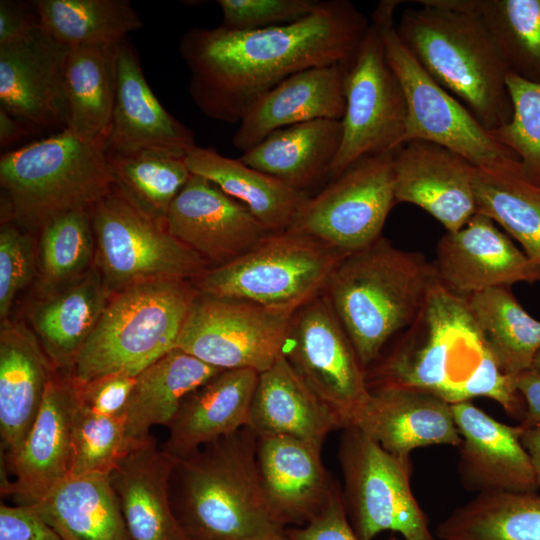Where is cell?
<instances>
[{
    "mask_svg": "<svg viewBox=\"0 0 540 540\" xmlns=\"http://www.w3.org/2000/svg\"><path fill=\"white\" fill-rule=\"evenodd\" d=\"M29 506L65 540H131L110 475L68 477Z\"/></svg>",
    "mask_w": 540,
    "mask_h": 540,
    "instance_id": "1f68e13d",
    "label": "cell"
},
{
    "mask_svg": "<svg viewBox=\"0 0 540 540\" xmlns=\"http://www.w3.org/2000/svg\"><path fill=\"white\" fill-rule=\"evenodd\" d=\"M396 151V150H395ZM395 151L365 156L301 203L287 229L342 256L380 237L395 201Z\"/></svg>",
    "mask_w": 540,
    "mask_h": 540,
    "instance_id": "8fae6325",
    "label": "cell"
},
{
    "mask_svg": "<svg viewBox=\"0 0 540 540\" xmlns=\"http://www.w3.org/2000/svg\"><path fill=\"white\" fill-rule=\"evenodd\" d=\"M198 294L187 280L179 279L118 291L66 371L71 381L82 385L115 373L137 376L176 348Z\"/></svg>",
    "mask_w": 540,
    "mask_h": 540,
    "instance_id": "8992f818",
    "label": "cell"
},
{
    "mask_svg": "<svg viewBox=\"0 0 540 540\" xmlns=\"http://www.w3.org/2000/svg\"><path fill=\"white\" fill-rule=\"evenodd\" d=\"M107 302L108 289L101 277L93 273L34 310V329L56 369L70 368Z\"/></svg>",
    "mask_w": 540,
    "mask_h": 540,
    "instance_id": "e575fe53",
    "label": "cell"
},
{
    "mask_svg": "<svg viewBox=\"0 0 540 540\" xmlns=\"http://www.w3.org/2000/svg\"><path fill=\"white\" fill-rule=\"evenodd\" d=\"M40 19L31 2L0 1V45L21 39L38 27Z\"/></svg>",
    "mask_w": 540,
    "mask_h": 540,
    "instance_id": "f907efd6",
    "label": "cell"
},
{
    "mask_svg": "<svg viewBox=\"0 0 540 540\" xmlns=\"http://www.w3.org/2000/svg\"><path fill=\"white\" fill-rule=\"evenodd\" d=\"M349 67L336 64L298 72L259 97L239 121L232 143L246 152L272 132L318 119L341 121Z\"/></svg>",
    "mask_w": 540,
    "mask_h": 540,
    "instance_id": "cb8c5ba5",
    "label": "cell"
},
{
    "mask_svg": "<svg viewBox=\"0 0 540 540\" xmlns=\"http://www.w3.org/2000/svg\"><path fill=\"white\" fill-rule=\"evenodd\" d=\"M369 391L396 387L422 391L448 403L487 397L522 422L526 405L514 377L502 372L465 297L437 279L411 325L366 369Z\"/></svg>",
    "mask_w": 540,
    "mask_h": 540,
    "instance_id": "7a4b0ae2",
    "label": "cell"
},
{
    "mask_svg": "<svg viewBox=\"0 0 540 540\" xmlns=\"http://www.w3.org/2000/svg\"><path fill=\"white\" fill-rule=\"evenodd\" d=\"M399 3L381 1L371 19L380 28L387 61L407 100L405 143L423 140L438 144L482 170L521 169L515 154L482 126L460 101L436 83L402 43L394 24V11Z\"/></svg>",
    "mask_w": 540,
    "mask_h": 540,
    "instance_id": "9c48e42d",
    "label": "cell"
},
{
    "mask_svg": "<svg viewBox=\"0 0 540 540\" xmlns=\"http://www.w3.org/2000/svg\"><path fill=\"white\" fill-rule=\"evenodd\" d=\"M282 354L341 429L355 424L370 397L366 371L324 293L293 314Z\"/></svg>",
    "mask_w": 540,
    "mask_h": 540,
    "instance_id": "5bb4252c",
    "label": "cell"
},
{
    "mask_svg": "<svg viewBox=\"0 0 540 540\" xmlns=\"http://www.w3.org/2000/svg\"><path fill=\"white\" fill-rule=\"evenodd\" d=\"M56 370L36 336L26 327L5 324L0 332L1 450L15 452L24 441Z\"/></svg>",
    "mask_w": 540,
    "mask_h": 540,
    "instance_id": "83f0119b",
    "label": "cell"
},
{
    "mask_svg": "<svg viewBox=\"0 0 540 540\" xmlns=\"http://www.w3.org/2000/svg\"><path fill=\"white\" fill-rule=\"evenodd\" d=\"M485 25L508 71L540 82V0H448Z\"/></svg>",
    "mask_w": 540,
    "mask_h": 540,
    "instance_id": "60d3db41",
    "label": "cell"
},
{
    "mask_svg": "<svg viewBox=\"0 0 540 540\" xmlns=\"http://www.w3.org/2000/svg\"><path fill=\"white\" fill-rule=\"evenodd\" d=\"M369 27L352 2L327 0L286 25L192 28L179 43L191 74L189 93L208 118L239 123L259 97L290 76L313 67H350Z\"/></svg>",
    "mask_w": 540,
    "mask_h": 540,
    "instance_id": "6da1fadb",
    "label": "cell"
},
{
    "mask_svg": "<svg viewBox=\"0 0 540 540\" xmlns=\"http://www.w3.org/2000/svg\"><path fill=\"white\" fill-rule=\"evenodd\" d=\"M477 213L501 226L540 266V188L521 169L476 168L473 179Z\"/></svg>",
    "mask_w": 540,
    "mask_h": 540,
    "instance_id": "ab89813d",
    "label": "cell"
},
{
    "mask_svg": "<svg viewBox=\"0 0 540 540\" xmlns=\"http://www.w3.org/2000/svg\"><path fill=\"white\" fill-rule=\"evenodd\" d=\"M176 458L150 436L131 449L110 474L131 540H192L171 503Z\"/></svg>",
    "mask_w": 540,
    "mask_h": 540,
    "instance_id": "484cf974",
    "label": "cell"
},
{
    "mask_svg": "<svg viewBox=\"0 0 540 540\" xmlns=\"http://www.w3.org/2000/svg\"><path fill=\"white\" fill-rule=\"evenodd\" d=\"M293 314L198 294L176 348L222 370L269 369L282 354Z\"/></svg>",
    "mask_w": 540,
    "mask_h": 540,
    "instance_id": "9a60e30c",
    "label": "cell"
},
{
    "mask_svg": "<svg viewBox=\"0 0 540 540\" xmlns=\"http://www.w3.org/2000/svg\"><path fill=\"white\" fill-rule=\"evenodd\" d=\"M438 540H540L537 492L477 494L436 527Z\"/></svg>",
    "mask_w": 540,
    "mask_h": 540,
    "instance_id": "d590c367",
    "label": "cell"
},
{
    "mask_svg": "<svg viewBox=\"0 0 540 540\" xmlns=\"http://www.w3.org/2000/svg\"><path fill=\"white\" fill-rule=\"evenodd\" d=\"M344 258L309 237L270 233L238 258L197 277L200 295L245 301L294 314L322 294Z\"/></svg>",
    "mask_w": 540,
    "mask_h": 540,
    "instance_id": "ba28073f",
    "label": "cell"
},
{
    "mask_svg": "<svg viewBox=\"0 0 540 540\" xmlns=\"http://www.w3.org/2000/svg\"><path fill=\"white\" fill-rule=\"evenodd\" d=\"M353 426L401 459H410L411 452L418 448H458L462 442L450 403L433 394L405 388L370 390Z\"/></svg>",
    "mask_w": 540,
    "mask_h": 540,
    "instance_id": "d4e9b609",
    "label": "cell"
},
{
    "mask_svg": "<svg viewBox=\"0 0 540 540\" xmlns=\"http://www.w3.org/2000/svg\"><path fill=\"white\" fill-rule=\"evenodd\" d=\"M512 102L510 121L491 131L517 157L526 178L540 188V82L508 73Z\"/></svg>",
    "mask_w": 540,
    "mask_h": 540,
    "instance_id": "ee69618b",
    "label": "cell"
},
{
    "mask_svg": "<svg viewBox=\"0 0 540 540\" xmlns=\"http://www.w3.org/2000/svg\"><path fill=\"white\" fill-rule=\"evenodd\" d=\"M195 145L193 131L160 104L144 77L136 50L127 38L122 40L117 49L116 94L107 148L185 157Z\"/></svg>",
    "mask_w": 540,
    "mask_h": 540,
    "instance_id": "603a6c76",
    "label": "cell"
},
{
    "mask_svg": "<svg viewBox=\"0 0 540 540\" xmlns=\"http://www.w3.org/2000/svg\"><path fill=\"white\" fill-rule=\"evenodd\" d=\"M287 540H361L354 532L343 504L340 484L323 511L303 526L285 530ZM387 540H399L390 536Z\"/></svg>",
    "mask_w": 540,
    "mask_h": 540,
    "instance_id": "c3c4849f",
    "label": "cell"
},
{
    "mask_svg": "<svg viewBox=\"0 0 540 540\" xmlns=\"http://www.w3.org/2000/svg\"><path fill=\"white\" fill-rule=\"evenodd\" d=\"M74 410V384L67 372L56 369L24 441L5 455L13 479L1 481L2 496L32 505L69 477Z\"/></svg>",
    "mask_w": 540,
    "mask_h": 540,
    "instance_id": "2e32d148",
    "label": "cell"
},
{
    "mask_svg": "<svg viewBox=\"0 0 540 540\" xmlns=\"http://www.w3.org/2000/svg\"><path fill=\"white\" fill-rule=\"evenodd\" d=\"M247 426L257 436L284 435L320 446L330 432L341 429L330 408L283 354L259 373Z\"/></svg>",
    "mask_w": 540,
    "mask_h": 540,
    "instance_id": "f1b7e54d",
    "label": "cell"
},
{
    "mask_svg": "<svg viewBox=\"0 0 540 540\" xmlns=\"http://www.w3.org/2000/svg\"><path fill=\"white\" fill-rule=\"evenodd\" d=\"M40 232L41 272L45 284L64 282L89 265L95 244L90 209L58 215Z\"/></svg>",
    "mask_w": 540,
    "mask_h": 540,
    "instance_id": "b9f144b4",
    "label": "cell"
},
{
    "mask_svg": "<svg viewBox=\"0 0 540 540\" xmlns=\"http://www.w3.org/2000/svg\"><path fill=\"white\" fill-rule=\"evenodd\" d=\"M256 444L245 426L176 459L171 503L192 540H287L264 498Z\"/></svg>",
    "mask_w": 540,
    "mask_h": 540,
    "instance_id": "3957f363",
    "label": "cell"
},
{
    "mask_svg": "<svg viewBox=\"0 0 540 540\" xmlns=\"http://www.w3.org/2000/svg\"><path fill=\"white\" fill-rule=\"evenodd\" d=\"M191 174L199 175L236 199L271 232L287 231L307 193L225 157L213 147L195 145L185 156Z\"/></svg>",
    "mask_w": 540,
    "mask_h": 540,
    "instance_id": "d6a6232c",
    "label": "cell"
},
{
    "mask_svg": "<svg viewBox=\"0 0 540 540\" xmlns=\"http://www.w3.org/2000/svg\"><path fill=\"white\" fill-rule=\"evenodd\" d=\"M165 226L174 238L217 266L245 254L271 233L246 206L195 174L170 204Z\"/></svg>",
    "mask_w": 540,
    "mask_h": 540,
    "instance_id": "ac0fdd59",
    "label": "cell"
},
{
    "mask_svg": "<svg viewBox=\"0 0 540 540\" xmlns=\"http://www.w3.org/2000/svg\"><path fill=\"white\" fill-rule=\"evenodd\" d=\"M113 190L140 213L165 225L170 204L191 173L185 157L153 150L107 148Z\"/></svg>",
    "mask_w": 540,
    "mask_h": 540,
    "instance_id": "74e56055",
    "label": "cell"
},
{
    "mask_svg": "<svg viewBox=\"0 0 540 540\" xmlns=\"http://www.w3.org/2000/svg\"><path fill=\"white\" fill-rule=\"evenodd\" d=\"M344 94L342 139L330 180L365 156L395 151L405 143L407 100L387 61L380 28L372 19L347 69Z\"/></svg>",
    "mask_w": 540,
    "mask_h": 540,
    "instance_id": "4fadbf2b",
    "label": "cell"
},
{
    "mask_svg": "<svg viewBox=\"0 0 540 540\" xmlns=\"http://www.w3.org/2000/svg\"><path fill=\"white\" fill-rule=\"evenodd\" d=\"M100 277L108 291L167 279L197 278L206 261L114 190L91 209Z\"/></svg>",
    "mask_w": 540,
    "mask_h": 540,
    "instance_id": "7c38bea8",
    "label": "cell"
},
{
    "mask_svg": "<svg viewBox=\"0 0 540 540\" xmlns=\"http://www.w3.org/2000/svg\"><path fill=\"white\" fill-rule=\"evenodd\" d=\"M476 168L438 144L412 140L394 153L396 203L414 204L455 231L477 213L473 179Z\"/></svg>",
    "mask_w": 540,
    "mask_h": 540,
    "instance_id": "ffe728a7",
    "label": "cell"
},
{
    "mask_svg": "<svg viewBox=\"0 0 540 540\" xmlns=\"http://www.w3.org/2000/svg\"><path fill=\"white\" fill-rule=\"evenodd\" d=\"M34 272L31 239L12 224L0 231V316L6 318L18 293L28 284Z\"/></svg>",
    "mask_w": 540,
    "mask_h": 540,
    "instance_id": "bcb514c9",
    "label": "cell"
},
{
    "mask_svg": "<svg viewBox=\"0 0 540 540\" xmlns=\"http://www.w3.org/2000/svg\"><path fill=\"white\" fill-rule=\"evenodd\" d=\"M341 431L342 499L357 536L372 540L391 531L403 540H438L411 490V460L390 454L356 426Z\"/></svg>",
    "mask_w": 540,
    "mask_h": 540,
    "instance_id": "30bf717a",
    "label": "cell"
},
{
    "mask_svg": "<svg viewBox=\"0 0 540 540\" xmlns=\"http://www.w3.org/2000/svg\"><path fill=\"white\" fill-rule=\"evenodd\" d=\"M466 299L502 372L515 377L531 369L540 350V321L523 308L510 287L486 289Z\"/></svg>",
    "mask_w": 540,
    "mask_h": 540,
    "instance_id": "8d00e7d4",
    "label": "cell"
},
{
    "mask_svg": "<svg viewBox=\"0 0 540 540\" xmlns=\"http://www.w3.org/2000/svg\"><path fill=\"white\" fill-rule=\"evenodd\" d=\"M321 448L284 435L257 436L261 488L271 514L284 528L303 526L318 516L339 485L322 462Z\"/></svg>",
    "mask_w": 540,
    "mask_h": 540,
    "instance_id": "7402d4cb",
    "label": "cell"
},
{
    "mask_svg": "<svg viewBox=\"0 0 540 540\" xmlns=\"http://www.w3.org/2000/svg\"><path fill=\"white\" fill-rule=\"evenodd\" d=\"M532 368L540 371V350H539V352L537 353V355H536V357L534 359Z\"/></svg>",
    "mask_w": 540,
    "mask_h": 540,
    "instance_id": "11a10c76",
    "label": "cell"
},
{
    "mask_svg": "<svg viewBox=\"0 0 540 540\" xmlns=\"http://www.w3.org/2000/svg\"><path fill=\"white\" fill-rule=\"evenodd\" d=\"M0 184L11 216L29 230L63 213L91 209L113 191L107 139L68 129L2 154Z\"/></svg>",
    "mask_w": 540,
    "mask_h": 540,
    "instance_id": "52a82bcc",
    "label": "cell"
},
{
    "mask_svg": "<svg viewBox=\"0 0 540 540\" xmlns=\"http://www.w3.org/2000/svg\"><path fill=\"white\" fill-rule=\"evenodd\" d=\"M405 9L396 32L427 74L489 131L512 117L509 73L493 39L472 12L448 0Z\"/></svg>",
    "mask_w": 540,
    "mask_h": 540,
    "instance_id": "277c9868",
    "label": "cell"
},
{
    "mask_svg": "<svg viewBox=\"0 0 540 540\" xmlns=\"http://www.w3.org/2000/svg\"><path fill=\"white\" fill-rule=\"evenodd\" d=\"M451 406L462 438L457 470L464 489L477 494L538 491L520 424H504L471 401Z\"/></svg>",
    "mask_w": 540,
    "mask_h": 540,
    "instance_id": "44dd1931",
    "label": "cell"
},
{
    "mask_svg": "<svg viewBox=\"0 0 540 540\" xmlns=\"http://www.w3.org/2000/svg\"><path fill=\"white\" fill-rule=\"evenodd\" d=\"M223 371L175 348L136 376L125 416L126 436L136 446L152 427L168 426L184 399Z\"/></svg>",
    "mask_w": 540,
    "mask_h": 540,
    "instance_id": "4dcf8cb0",
    "label": "cell"
},
{
    "mask_svg": "<svg viewBox=\"0 0 540 540\" xmlns=\"http://www.w3.org/2000/svg\"><path fill=\"white\" fill-rule=\"evenodd\" d=\"M259 373L251 369L223 370L190 393L167 426L162 448L176 459L248 425Z\"/></svg>",
    "mask_w": 540,
    "mask_h": 540,
    "instance_id": "4316f807",
    "label": "cell"
},
{
    "mask_svg": "<svg viewBox=\"0 0 540 540\" xmlns=\"http://www.w3.org/2000/svg\"><path fill=\"white\" fill-rule=\"evenodd\" d=\"M136 382V376L126 373L105 375L82 385H75L76 408L107 417L124 416Z\"/></svg>",
    "mask_w": 540,
    "mask_h": 540,
    "instance_id": "7dc6e473",
    "label": "cell"
},
{
    "mask_svg": "<svg viewBox=\"0 0 540 540\" xmlns=\"http://www.w3.org/2000/svg\"><path fill=\"white\" fill-rule=\"evenodd\" d=\"M521 441L530 455L535 472L537 487L538 490H540V428H523Z\"/></svg>",
    "mask_w": 540,
    "mask_h": 540,
    "instance_id": "db71d44e",
    "label": "cell"
},
{
    "mask_svg": "<svg viewBox=\"0 0 540 540\" xmlns=\"http://www.w3.org/2000/svg\"><path fill=\"white\" fill-rule=\"evenodd\" d=\"M42 28L59 44L73 48L118 44L143 23L128 0H35Z\"/></svg>",
    "mask_w": 540,
    "mask_h": 540,
    "instance_id": "f35d334b",
    "label": "cell"
},
{
    "mask_svg": "<svg viewBox=\"0 0 540 540\" xmlns=\"http://www.w3.org/2000/svg\"><path fill=\"white\" fill-rule=\"evenodd\" d=\"M435 279L424 254L383 237L339 262L323 293L365 371L415 320Z\"/></svg>",
    "mask_w": 540,
    "mask_h": 540,
    "instance_id": "5b68a950",
    "label": "cell"
},
{
    "mask_svg": "<svg viewBox=\"0 0 540 540\" xmlns=\"http://www.w3.org/2000/svg\"><path fill=\"white\" fill-rule=\"evenodd\" d=\"M514 382L526 405L525 417L519 424L524 429L540 428V371L526 370L515 376Z\"/></svg>",
    "mask_w": 540,
    "mask_h": 540,
    "instance_id": "816d5d0a",
    "label": "cell"
},
{
    "mask_svg": "<svg viewBox=\"0 0 540 540\" xmlns=\"http://www.w3.org/2000/svg\"><path fill=\"white\" fill-rule=\"evenodd\" d=\"M0 540H65L29 505H0Z\"/></svg>",
    "mask_w": 540,
    "mask_h": 540,
    "instance_id": "681fc988",
    "label": "cell"
},
{
    "mask_svg": "<svg viewBox=\"0 0 540 540\" xmlns=\"http://www.w3.org/2000/svg\"><path fill=\"white\" fill-rule=\"evenodd\" d=\"M31 126L0 108V147L11 146L29 134Z\"/></svg>",
    "mask_w": 540,
    "mask_h": 540,
    "instance_id": "f5cc1de1",
    "label": "cell"
},
{
    "mask_svg": "<svg viewBox=\"0 0 540 540\" xmlns=\"http://www.w3.org/2000/svg\"><path fill=\"white\" fill-rule=\"evenodd\" d=\"M341 139V121L312 120L272 132L240 160L305 192L308 186L328 178Z\"/></svg>",
    "mask_w": 540,
    "mask_h": 540,
    "instance_id": "f546056e",
    "label": "cell"
},
{
    "mask_svg": "<svg viewBox=\"0 0 540 540\" xmlns=\"http://www.w3.org/2000/svg\"><path fill=\"white\" fill-rule=\"evenodd\" d=\"M69 48L43 28L0 45V108L31 127L66 122L64 69Z\"/></svg>",
    "mask_w": 540,
    "mask_h": 540,
    "instance_id": "d6986e66",
    "label": "cell"
},
{
    "mask_svg": "<svg viewBox=\"0 0 540 540\" xmlns=\"http://www.w3.org/2000/svg\"><path fill=\"white\" fill-rule=\"evenodd\" d=\"M432 264L438 281L465 298L518 282H540V266L481 213L442 235Z\"/></svg>",
    "mask_w": 540,
    "mask_h": 540,
    "instance_id": "e0dca14e",
    "label": "cell"
},
{
    "mask_svg": "<svg viewBox=\"0 0 540 540\" xmlns=\"http://www.w3.org/2000/svg\"><path fill=\"white\" fill-rule=\"evenodd\" d=\"M69 477L110 475L135 446L127 436L125 416L107 417L76 408L72 420ZM137 446V445H136Z\"/></svg>",
    "mask_w": 540,
    "mask_h": 540,
    "instance_id": "7bdbcfd3",
    "label": "cell"
},
{
    "mask_svg": "<svg viewBox=\"0 0 540 540\" xmlns=\"http://www.w3.org/2000/svg\"><path fill=\"white\" fill-rule=\"evenodd\" d=\"M319 0H218L222 27L228 30H258L296 22L311 14Z\"/></svg>",
    "mask_w": 540,
    "mask_h": 540,
    "instance_id": "f6af8a7d",
    "label": "cell"
},
{
    "mask_svg": "<svg viewBox=\"0 0 540 540\" xmlns=\"http://www.w3.org/2000/svg\"><path fill=\"white\" fill-rule=\"evenodd\" d=\"M118 44L69 48L64 69L65 128L83 139L108 138L116 94Z\"/></svg>",
    "mask_w": 540,
    "mask_h": 540,
    "instance_id": "836d02e7",
    "label": "cell"
}]
</instances>
